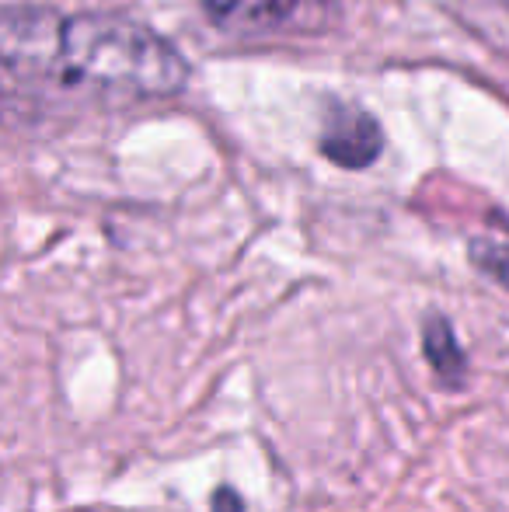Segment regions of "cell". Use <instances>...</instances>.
I'll use <instances>...</instances> for the list:
<instances>
[{
  "mask_svg": "<svg viewBox=\"0 0 509 512\" xmlns=\"http://www.w3.org/2000/svg\"><path fill=\"white\" fill-rule=\"evenodd\" d=\"M422 352H426V363L433 366V373L443 384H461L468 377V352H464L450 317L429 314L422 321Z\"/></svg>",
  "mask_w": 509,
  "mask_h": 512,
  "instance_id": "cell-4",
  "label": "cell"
},
{
  "mask_svg": "<svg viewBox=\"0 0 509 512\" xmlns=\"http://www.w3.org/2000/svg\"><path fill=\"white\" fill-rule=\"evenodd\" d=\"M468 255L478 272H485L492 283H499L503 290H509V244L475 241L468 248Z\"/></svg>",
  "mask_w": 509,
  "mask_h": 512,
  "instance_id": "cell-5",
  "label": "cell"
},
{
  "mask_svg": "<svg viewBox=\"0 0 509 512\" xmlns=\"http://www.w3.org/2000/svg\"><path fill=\"white\" fill-rule=\"evenodd\" d=\"M384 133L377 119L363 108L353 105H335L325 115V129H321V154L339 168H367L381 157Z\"/></svg>",
  "mask_w": 509,
  "mask_h": 512,
  "instance_id": "cell-3",
  "label": "cell"
},
{
  "mask_svg": "<svg viewBox=\"0 0 509 512\" xmlns=\"http://www.w3.org/2000/svg\"><path fill=\"white\" fill-rule=\"evenodd\" d=\"M210 11L238 35H314L335 21V0H210Z\"/></svg>",
  "mask_w": 509,
  "mask_h": 512,
  "instance_id": "cell-2",
  "label": "cell"
},
{
  "mask_svg": "<svg viewBox=\"0 0 509 512\" xmlns=\"http://www.w3.org/2000/svg\"><path fill=\"white\" fill-rule=\"evenodd\" d=\"M7 77L109 98H171L189 81V63L168 39L119 14H74L32 4L7 7L0 21Z\"/></svg>",
  "mask_w": 509,
  "mask_h": 512,
  "instance_id": "cell-1",
  "label": "cell"
},
{
  "mask_svg": "<svg viewBox=\"0 0 509 512\" xmlns=\"http://www.w3.org/2000/svg\"><path fill=\"white\" fill-rule=\"evenodd\" d=\"M210 512H248V509H245V499H241L238 488L220 485L217 492L210 495Z\"/></svg>",
  "mask_w": 509,
  "mask_h": 512,
  "instance_id": "cell-6",
  "label": "cell"
}]
</instances>
